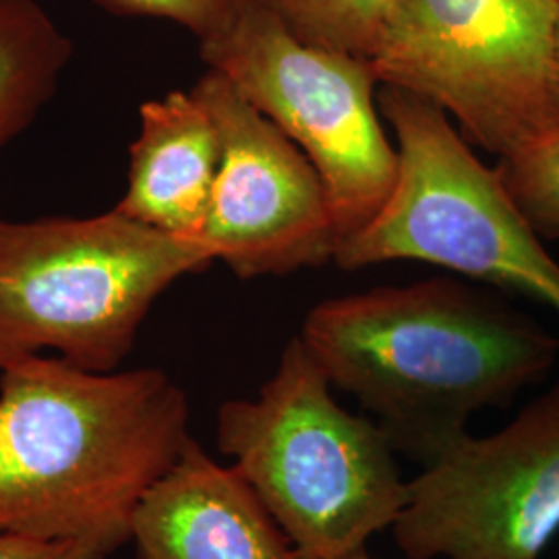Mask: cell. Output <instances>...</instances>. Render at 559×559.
Segmentation results:
<instances>
[{
  "label": "cell",
  "instance_id": "cell-13",
  "mask_svg": "<svg viewBox=\"0 0 559 559\" xmlns=\"http://www.w3.org/2000/svg\"><path fill=\"white\" fill-rule=\"evenodd\" d=\"M300 40L373 60L380 52L390 0H261Z\"/></svg>",
  "mask_w": 559,
  "mask_h": 559
},
{
  "label": "cell",
  "instance_id": "cell-3",
  "mask_svg": "<svg viewBox=\"0 0 559 559\" xmlns=\"http://www.w3.org/2000/svg\"><path fill=\"white\" fill-rule=\"evenodd\" d=\"M222 456L260 496L297 559H338L392 531L408 503L399 452L365 413H350L300 336L288 340L255 399L216 415Z\"/></svg>",
  "mask_w": 559,
  "mask_h": 559
},
{
  "label": "cell",
  "instance_id": "cell-10",
  "mask_svg": "<svg viewBox=\"0 0 559 559\" xmlns=\"http://www.w3.org/2000/svg\"><path fill=\"white\" fill-rule=\"evenodd\" d=\"M129 543L138 559H297L253 487L193 438L141 498Z\"/></svg>",
  "mask_w": 559,
  "mask_h": 559
},
{
  "label": "cell",
  "instance_id": "cell-12",
  "mask_svg": "<svg viewBox=\"0 0 559 559\" xmlns=\"http://www.w3.org/2000/svg\"><path fill=\"white\" fill-rule=\"evenodd\" d=\"M71 57L73 41L38 0H0V147L57 94Z\"/></svg>",
  "mask_w": 559,
  "mask_h": 559
},
{
  "label": "cell",
  "instance_id": "cell-11",
  "mask_svg": "<svg viewBox=\"0 0 559 559\" xmlns=\"http://www.w3.org/2000/svg\"><path fill=\"white\" fill-rule=\"evenodd\" d=\"M129 147L127 191L115 210L170 237L200 245L221 166V135L195 92L143 102Z\"/></svg>",
  "mask_w": 559,
  "mask_h": 559
},
{
  "label": "cell",
  "instance_id": "cell-17",
  "mask_svg": "<svg viewBox=\"0 0 559 559\" xmlns=\"http://www.w3.org/2000/svg\"><path fill=\"white\" fill-rule=\"evenodd\" d=\"M554 50H556V69H558V80H559V0H558V15H556V40H554Z\"/></svg>",
  "mask_w": 559,
  "mask_h": 559
},
{
  "label": "cell",
  "instance_id": "cell-8",
  "mask_svg": "<svg viewBox=\"0 0 559 559\" xmlns=\"http://www.w3.org/2000/svg\"><path fill=\"white\" fill-rule=\"evenodd\" d=\"M558 533L559 383L423 466L392 526L406 559H539Z\"/></svg>",
  "mask_w": 559,
  "mask_h": 559
},
{
  "label": "cell",
  "instance_id": "cell-7",
  "mask_svg": "<svg viewBox=\"0 0 559 559\" xmlns=\"http://www.w3.org/2000/svg\"><path fill=\"white\" fill-rule=\"evenodd\" d=\"M200 57L318 168L340 240L378 216L399 179V150L383 131L371 60L300 40L261 0L200 41Z\"/></svg>",
  "mask_w": 559,
  "mask_h": 559
},
{
  "label": "cell",
  "instance_id": "cell-5",
  "mask_svg": "<svg viewBox=\"0 0 559 559\" xmlns=\"http://www.w3.org/2000/svg\"><path fill=\"white\" fill-rule=\"evenodd\" d=\"M378 104L399 141V179L378 216L340 240L332 261L344 272L420 261L559 313V263L498 168L475 156L440 104L394 85H381Z\"/></svg>",
  "mask_w": 559,
  "mask_h": 559
},
{
  "label": "cell",
  "instance_id": "cell-2",
  "mask_svg": "<svg viewBox=\"0 0 559 559\" xmlns=\"http://www.w3.org/2000/svg\"><path fill=\"white\" fill-rule=\"evenodd\" d=\"M185 390L160 369L96 373L59 357L0 369V535L120 549L147 489L191 440Z\"/></svg>",
  "mask_w": 559,
  "mask_h": 559
},
{
  "label": "cell",
  "instance_id": "cell-15",
  "mask_svg": "<svg viewBox=\"0 0 559 559\" xmlns=\"http://www.w3.org/2000/svg\"><path fill=\"white\" fill-rule=\"evenodd\" d=\"M117 17H154L189 29L198 41L224 32L240 13L258 0H94Z\"/></svg>",
  "mask_w": 559,
  "mask_h": 559
},
{
  "label": "cell",
  "instance_id": "cell-14",
  "mask_svg": "<svg viewBox=\"0 0 559 559\" xmlns=\"http://www.w3.org/2000/svg\"><path fill=\"white\" fill-rule=\"evenodd\" d=\"M498 173L540 239H559V129L500 158Z\"/></svg>",
  "mask_w": 559,
  "mask_h": 559
},
{
  "label": "cell",
  "instance_id": "cell-9",
  "mask_svg": "<svg viewBox=\"0 0 559 559\" xmlns=\"http://www.w3.org/2000/svg\"><path fill=\"white\" fill-rule=\"evenodd\" d=\"M221 135V166L200 245L237 278L290 276L334 260L328 187L299 145L222 73L193 85Z\"/></svg>",
  "mask_w": 559,
  "mask_h": 559
},
{
  "label": "cell",
  "instance_id": "cell-1",
  "mask_svg": "<svg viewBox=\"0 0 559 559\" xmlns=\"http://www.w3.org/2000/svg\"><path fill=\"white\" fill-rule=\"evenodd\" d=\"M300 338L334 388L359 402L420 468L547 380L559 338L500 293L440 276L321 300Z\"/></svg>",
  "mask_w": 559,
  "mask_h": 559
},
{
  "label": "cell",
  "instance_id": "cell-6",
  "mask_svg": "<svg viewBox=\"0 0 559 559\" xmlns=\"http://www.w3.org/2000/svg\"><path fill=\"white\" fill-rule=\"evenodd\" d=\"M556 15L558 0H390L371 62L506 158L559 129Z\"/></svg>",
  "mask_w": 559,
  "mask_h": 559
},
{
  "label": "cell",
  "instance_id": "cell-18",
  "mask_svg": "<svg viewBox=\"0 0 559 559\" xmlns=\"http://www.w3.org/2000/svg\"><path fill=\"white\" fill-rule=\"evenodd\" d=\"M338 559H373L371 558V554L367 551V547L365 549H359V551H353V554H348V556H342Z\"/></svg>",
  "mask_w": 559,
  "mask_h": 559
},
{
  "label": "cell",
  "instance_id": "cell-4",
  "mask_svg": "<svg viewBox=\"0 0 559 559\" xmlns=\"http://www.w3.org/2000/svg\"><path fill=\"white\" fill-rule=\"evenodd\" d=\"M212 263L205 247L115 207L92 218H0V369L52 350L85 371L112 373L154 302Z\"/></svg>",
  "mask_w": 559,
  "mask_h": 559
},
{
  "label": "cell",
  "instance_id": "cell-16",
  "mask_svg": "<svg viewBox=\"0 0 559 559\" xmlns=\"http://www.w3.org/2000/svg\"><path fill=\"white\" fill-rule=\"evenodd\" d=\"M112 554L115 549L96 540L0 535V559H108Z\"/></svg>",
  "mask_w": 559,
  "mask_h": 559
}]
</instances>
